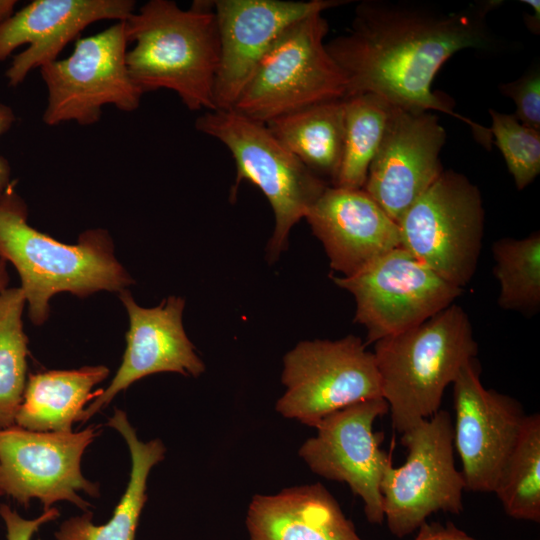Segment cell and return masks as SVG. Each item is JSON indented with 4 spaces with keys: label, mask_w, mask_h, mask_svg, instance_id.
I'll return each mask as SVG.
<instances>
[{
    "label": "cell",
    "mask_w": 540,
    "mask_h": 540,
    "mask_svg": "<svg viewBox=\"0 0 540 540\" xmlns=\"http://www.w3.org/2000/svg\"><path fill=\"white\" fill-rule=\"evenodd\" d=\"M322 13L289 26L258 63L233 110L261 123L346 97V77L326 48Z\"/></svg>",
    "instance_id": "8992f818"
},
{
    "label": "cell",
    "mask_w": 540,
    "mask_h": 540,
    "mask_svg": "<svg viewBox=\"0 0 540 540\" xmlns=\"http://www.w3.org/2000/svg\"><path fill=\"white\" fill-rule=\"evenodd\" d=\"M119 298L130 322L126 349L109 386L87 406L84 422L139 379L161 372L198 377L205 370L184 330L183 298L170 296L152 308L139 306L127 289L119 292Z\"/></svg>",
    "instance_id": "e0dca14e"
},
{
    "label": "cell",
    "mask_w": 540,
    "mask_h": 540,
    "mask_svg": "<svg viewBox=\"0 0 540 540\" xmlns=\"http://www.w3.org/2000/svg\"><path fill=\"white\" fill-rule=\"evenodd\" d=\"M493 492L510 517L540 521V415H526Z\"/></svg>",
    "instance_id": "d4e9b609"
},
{
    "label": "cell",
    "mask_w": 540,
    "mask_h": 540,
    "mask_svg": "<svg viewBox=\"0 0 540 540\" xmlns=\"http://www.w3.org/2000/svg\"><path fill=\"white\" fill-rule=\"evenodd\" d=\"M500 92L516 105L514 116L523 125L540 131V69L532 67L520 78L499 85Z\"/></svg>",
    "instance_id": "f1b7e54d"
},
{
    "label": "cell",
    "mask_w": 540,
    "mask_h": 540,
    "mask_svg": "<svg viewBox=\"0 0 540 540\" xmlns=\"http://www.w3.org/2000/svg\"><path fill=\"white\" fill-rule=\"evenodd\" d=\"M407 449L400 467L389 464L380 491L389 531L402 538L411 534L438 511L463 510L465 484L455 467L453 423L445 410L437 411L402 433Z\"/></svg>",
    "instance_id": "ba28073f"
},
{
    "label": "cell",
    "mask_w": 540,
    "mask_h": 540,
    "mask_svg": "<svg viewBox=\"0 0 540 540\" xmlns=\"http://www.w3.org/2000/svg\"><path fill=\"white\" fill-rule=\"evenodd\" d=\"M400 246L440 277L463 289L481 253L484 208L465 175L443 171L398 221Z\"/></svg>",
    "instance_id": "52a82bcc"
},
{
    "label": "cell",
    "mask_w": 540,
    "mask_h": 540,
    "mask_svg": "<svg viewBox=\"0 0 540 540\" xmlns=\"http://www.w3.org/2000/svg\"><path fill=\"white\" fill-rule=\"evenodd\" d=\"M128 43L125 22L119 21L78 39L69 57L42 66L48 92L43 122L48 126L67 121L93 125L108 104L125 112L136 110L143 92L127 67Z\"/></svg>",
    "instance_id": "9c48e42d"
},
{
    "label": "cell",
    "mask_w": 540,
    "mask_h": 540,
    "mask_svg": "<svg viewBox=\"0 0 540 540\" xmlns=\"http://www.w3.org/2000/svg\"><path fill=\"white\" fill-rule=\"evenodd\" d=\"M9 281L5 261L0 259V293L7 287Z\"/></svg>",
    "instance_id": "e575fe53"
},
{
    "label": "cell",
    "mask_w": 540,
    "mask_h": 540,
    "mask_svg": "<svg viewBox=\"0 0 540 540\" xmlns=\"http://www.w3.org/2000/svg\"><path fill=\"white\" fill-rule=\"evenodd\" d=\"M477 353L469 317L456 304L375 342L382 397L393 427L402 434L439 411L445 388Z\"/></svg>",
    "instance_id": "277c9868"
},
{
    "label": "cell",
    "mask_w": 540,
    "mask_h": 540,
    "mask_svg": "<svg viewBox=\"0 0 540 540\" xmlns=\"http://www.w3.org/2000/svg\"><path fill=\"white\" fill-rule=\"evenodd\" d=\"M124 22L134 43L127 67L143 94L168 89L189 110L216 109L219 37L213 1L181 9L174 1L150 0Z\"/></svg>",
    "instance_id": "3957f363"
},
{
    "label": "cell",
    "mask_w": 540,
    "mask_h": 540,
    "mask_svg": "<svg viewBox=\"0 0 540 540\" xmlns=\"http://www.w3.org/2000/svg\"><path fill=\"white\" fill-rule=\"evenodd\" d=\"M109 373L96 365L29 374L15 424L32 431L72 432L74 423L84 422L87 404L103 391L94 387Z\"/></svg>",
    "instance_id": "7402d4cb"
},
{
    "label": "cell",
    "mask_w": 540,
    "mask_h": 540,
    "mask_svg": "<svg viewBox=\"0 0 540 540\" xmlns=\"http://www.w3.org/2000/svg\"><path fill=\"white\" fill-rule=\"evenodd\" d=\"M266 125L309 170L333 184L343 153L344 99L312 105Z\"/></svg>",
    "instance_id": "603a6c76"
},
{
    "label": "cell",
    "mask_w": 540,
    "mask_h": 540,
    "mask_svg": "<svg viewBox=\"0 0 540 540\" xmlns=\"http://www.w3.org/2000/svg\"><path fill=\"white\" fill-rule=\"evenodd\" d=\"M285 393L276 410L315 427L351 404L382 397L373 352L354 335L339 340L302 341L284 357Z\"/></svg>",
    "instance_id": "30bf717a"
},
{
    "label": "cell",
    "mask_w": 540,
    "mask_h": 540,
    "mask_svg": "<svg viewBox=\"0 0 540 540\" xmlns=\"http://www.w3.org/2000/svg\"><path fill=\"white\" fill-rule=\"evenodd\" d=\"M452 383L453 443L465 490L493 492L526 414L514 398L482 385L475 358L461 367Z\"/></svg>",
    "instance_id": "5bb4252c"
},
{
    "label": "cell",
    "mask_w": 540,
    "mask_h": 540,
    "mask_svg": "<svg viewBox=\"0 0 540 540\" xmlns=\"http://www.w3.org/2000/svg\"><path fill=\"white\" fill-rule=\"evenodd\" d=\"M25 304L20 287L0 293V430L15 424L28 378V338L22 322Z\"/></svg>",
    "instance_id": "4316f807"
},
{
    "label": "cell",
    "mask_w": 540,
    "mask_h": 540,
    "mask_svg": "<svg viewBox=\"0 0 540 540\" xmlns=\"http://www.w3.org/2000/svg\"><path fill=\"white\" fill-rule=\"evenodd\" d=\"M346 2L349 1H213L219 37L215 108L234 107L262 57L289 26Z\"/></svg>",
    "instance_id": "2e32d148"
},
{
    "label": "cell",
    "mask_w": 540,
    "mask_h": 540,
    "mask_svg": "<svg viewBox=\"0 0 540 540\" xmlns=\"http://www.w3.org/2000/svg\"><path fill=\"white\" fill-rule=\"evenodd\" d=\"M502 3L485 0L448 8L406 0L362 1L350 28L326 42L346 77V97L372 93L403 110L445 113L468 125L490 150V128L455 112L448 96L431 87L437 72L458 51H496L502 46L487 20Z\"/></svg>",
    "instance_id": "6da1fadb"
},
{
    "label": "cell",
    "mask_w": 540,
    "mask_h": 540,
    "mask_svg": "<svg viewBox=\"0 0 540 540\" xmlns=\"http://www.w3.org/2000/svg\"><path fill=\"white\" fill-rule=\"evenodd\" d=\"M391 105L364 93L344 98V142L339 172L332 186L363 189L381 144Z\"/></svg>",
    "instance_id": "cb8c5ba5"
},
{
    "label": "cell",
    "mask_w": 540,
    "mask_h": 540,
    "mask_svg": "<svg viewBox=\"0 0 540 540\" xmlns=\"http://www.w3.org/2000/svg\"><path fill=\"white\" fill-rule=\"evenodd\" d=\"M195 127L220 141L232 154L236 177L230 197H235L238 186L246 180L269 201L275 227L267 255L269 261H275L286 250L292 227L329 185L285 148L266 124L233 109L205 111L196 119Z\"/></svg>",
    "instance_id": "5b68a950"
},
{
    "label": "cell",
    "mask_w": 540,
    "mask_h": 540,
    "mask_svg": "<svg viewBox=\"0 0 540 540\" xmlns=\"http://www.w3.org/2000/svg\"><path fill=\"white\" fill-rule=\"evenodd\" d=\"M446 131L435 113L392 106L363 190L396 223L444 171Z\"/></svg>",
    "instance_id": "9a60e30c"
},
{
    "label": "cell",
    "mask_w": 540,
    "mask_h": 540,
    "mask_svg": "<svg viewBox=\"0 0 540 540\" xmlns=\"http://www.w3.org/2000/svg\"><path fill=\"white\" fill-rule=\"evenodd\" d=\"M522 3H526L532 7L534 13L532 15L526 14L524 21L527 28L534 34H539L540 31V1L539 0H521Z\"/></svg>",
    "instance_id": "d6a6232c"
},
{
    "label": "cell",
    "mask_w": 540,
    "mask_h": 540,
    "mask_svg": "<svg viewBox=\"0 0 540 540\" xmlns=\"http://www.w3.org/2000/svg\"><path fill=\"white\" fill-rule=\"evenodd\" d=\"M107 425L125 440L131 458L129 481L112 517L101 525L93 523V512L66 519L55 532L56 540H135L143 507L147 501V480L153 466L165 457L160 439L141 441L126 412L114 409Z\"/></svg>",
    "instance_id": "44dd1931"
},
{
    "label": "cell",
    "mask_w": 540,
    "mask_h": 540,
    "mask_svg": "<svg viewBox=\"0 0 540 540\" xmlns=\"http://www.w3.org/2000/svg\"><path fill=\"white\" fill-rule=\"evenodd\" d=\"M99 426L78 432H40L16 424L0 430V489L18 504L28 507L38 499L44 510L59 501L81 509L91 504L80 496L99 497L100 486L85 478L81 459L99 435Z\"/></svg>",
    "instance_id": "7c38bea8"
},
{
    "label": "cell",
    "mask_w": 540,
    "mask_h": 540,
    "mask_svg": "<svg viewBox=\"0 0 540 540\" xmlns=\"http://www.w3.org/2000/svg\"><path fill=\"white\" fill-rule=\"evenodd\" d=\"M246 526L250 540H362L321 483L253 496Z\"/></svg>",
    "instance_id": "ffe728a7"
},
{
    "label": "cell",
    "mask_w": 540,
    "mask_h": 540,
    "mask_svg": "<svg viewBox=\"0 0 540 540\" xmlns=\"http://www.w3.org/2000/svg\"><path fill=\"white\" fill-rule=\"evenodd\" d=\"M414 540H475L453 523L424 522Z\"/></svg>",
    "instance_id": "4dcf8cb0"
},
{
    "label": "cell",
    "mask_w": 540,
    "mask_h": 540,
    "mask_svg": "<svg viewBox=\"0 0 540 540\" xmlns=\"http://www.w3.org/2000/svg\"><path fill=\"white\" fill-rule=\"evenodd\" d=\"M16 121L13 109L0 103V136L6 133ZM11 169L8 161L0 156V198L12 183Z\"/></svg>",
    "instance_id": "1f68e13d"
},
{
    "label": "cell",
    "mask_w": 540,
    "mask_h": 540,
    "mask_svg": "<svg viewBox=\"0 0 540 540\" xmlns=\"http://www.w3.org/2000/svg\"><path fill=\"white\" fill-rule=\"evenodd\" d=\"M389 412L383 397L363 400L324 417L317 434L299 449L308 467L328 480L345 482L364 503L367 520L384 521L380 484L390 456L380 448L382 433L374 421Z\"/></svg>",
    "instance_id": "4fadbf2b"
},
{
    "label": "cell",
    "mask_w": 540,
    "mask_h": 540,
    "mask_svg": "<svg viewBox=\"0 0 540 540\" xmlns=\"http://www.w3.org/2000/svg\"><path fill=\"white\" fill-rule=\"evenodd\" d=\"M0 516L5 524L7 540H31L40 526L56 520L59 510L52 507L33 519H26L7 504H0Z\"/></svg>",
    "instance_id": "f546056e"
},
{
    "label": "cell",
    "mask_w": 540,
    "mask_h": 540,
    "mask_svg": "<svg viewBox=\"0 0 540 540\" xmlns=\"http://www.w3.org/2000/svg\"><path fill=\"white\" fill-rule=\"evenodd\" d=\"M304 218L343 277L400 247L398 224L363 189L328 186Z\"/></svg>",
    "instance_id": "d6986e66"
},
{
    "label": "cell",
    "mask_w": 540,
    "mask_h": 540,
    "mask_svg": "<svg viewBox=\"0 0 540 540\" xmlns=\"http://www.w3.org/2000/svg\"><path fill=\"white\" fill-rule=\"evenodd\" d=\"M493 272L500 285L497 303L504 310L534 315L540 309V233L493 243Z\"/></svg>",
    "instance_id": "484cf974"
},
{
    "label": "cell",
    "mask_w": 540,
    "mask_h": 540,
    "mask_svg": "<svg viewBox=\"0 0 540 540\" xmlns=\"http://www.w3.org/2000/svg\"><path fill=\"white\" fill-rule=\"evenodd\" d=\"M493 142L505 160L519 190L540 173V131L519 122L514 114L489 109Z\"/></svg>",
    "instance_id": "83f0119b"
},
{
    "label": "cell",
    "mask_w": 540,
    "mask_h": 540,
    "mask_svg": "<svg viewBox=\"0 0 540 540\" xmlns=\"http://www.w3.org/2000/svg\"><path fill=\"white\" fill-rule=\"evenodd\" d=\"M14 186L12 181L0 198V259L16 268L34 325L48 319L49 301L58 293H119L134 283L106 230L89 229L77 244L61 243L28 224L27 205Z\"/></svg>",
    "instance_id": "7a4b0ae2"
},
{
    "label": "cell",
    "mask_w": 540,
    "mask_h": 540,
    "mask_svg": "<svg viewBox=\"0 0 540 540\" xmlns=\"http://www.w3.org/2000/svg\"><path fill=\"white\" fill-rule=\"evenodd\" d=\"M17 3L16 0H0V25L14 14Z\"/></svg>",
    "instance_id": "836d02e7"
},
{
    "label": "cell",
    "mask_w": 540,
    "mask_h": 540,
    "mask_svg": "<svg viewBox=\"0 0 540 540\" xmlns=\"http://www.w3.org/2000/svg\"><path fill=\"white\" fill-rule=\"evenodd\" d=\"M332 280L354 296V321L366 329V346L423 323L463 291L401 246L351 276Z\"/></svg>",
    "instance_id": "8fae6325"
},
{
    "label": "cell",
    "mask_w": 540,
    "mask_h": 540,
    "mask_svg": "<svg viewBox=\"0 0 540 540\" xmlns=\"http://www.w3.org/2000/svg\"><path fill=\"white\" fill-rule=\"evenodd\" d=\"M135 12L133 0H34L0 25V61L19 46L5 76L20 85L35 68L58 59L65 46L92 23L125 21Z\"/></svg>",
    "instance_id": "ac0fdd59"
},
{
    "label": "cell",
    "mask_w": 540,
    "mask_h": 540,
    "mask_svg": "<svg viewBox=\"0 0 540 540\" xmlns=\"http://www.w3.org/2000/svg\"><path fill=\"white\" fill-rule=\"evenodd\" d=\"M1 496H3V493H2V491H1V489H0V497H1Z\"/></svg>",
    "instance_id": "d590c367"
}]
</instances>
